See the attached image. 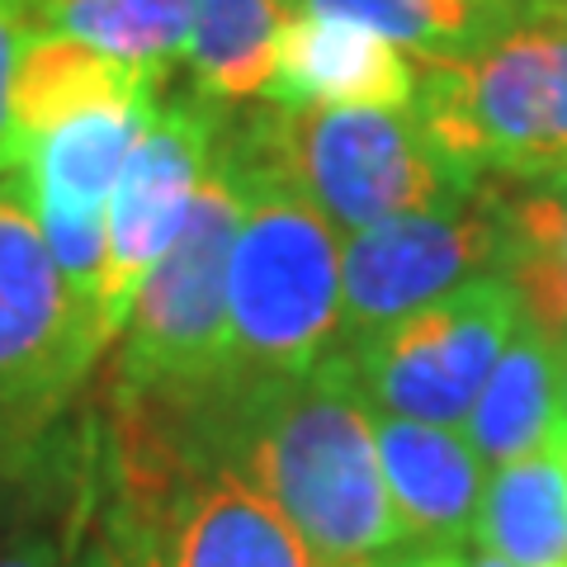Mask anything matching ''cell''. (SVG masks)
I'll return each instance as SVG.
<instances>
[{
	"instance_id": "5bb4252c",
	"label": "cell",
	"mask_w": 567,
	"mask_h": 567,
	"mask_svg": "<svg viewBox=\"0 0 567 567\" xmlns=\"http://www.w3.org/2000/svg\"><path fill=\"white\" fill-rule=\"evenodd\" d=\"M502 218V265L520 317L544 341L567 346V171L539 181L487 175Z\"/></svg>"
},
{
	"instance_id": "8fae6325",
	"label": "cell",
	"mask_w": 567,
	"mask_h": 567,
	"mask_svg": "<svg viewBox=\"0 0 567 567\" xmlns=\"http://www.w3.org/2000/svg\"><path fill=\"white\" fill-rule=\"evenodd\" d=\"M110 487L95 388L58 421L0 440V567H76Z\"/></svg>"
},
{
	"instance_id": "7a4b0ae2",
	"label": "cell",
	"mask_w": 567,
	"mask_h": 567,
	"mask_svg": "<svg viewBox=\"0 0 567 567\" xmlns=\"http://www.w3.org/2000/svg\"><path fill=\"white\" fill-rule=\"evenodd\" d=\"M241 227V194L213 162L194 189L181 233L152 265L118 336L114 379L100 388L104 406L181 445L233 388L227 346V260Z\"/></svg>"
},
{
	"instance_id": "d4e9b609",
	"label": "cell",
	"mask_w": 567,
	"mask_h": 567,
	"mask_svg": "<svg viewBox=\"0 0 567 567\" xmlns=\"http://www.w3.org/2000/svg\"><path fill=\"white\" fill-rule=\"evenodd\" d=\"M554 445H558L563 464H567V416H563V412H558V425H554Z\"/></svg>"
},
{
	"instance_id": "7c38bea8",
	"label": "cell",
	"mask_w": 567,
	"mask_h": 567,
	"mask_svg": "<svg viewBox=\"0 0 567 567\" xmlns=\"http://www.w3.org/2000/svg\"><path fill=\"white\" fill-rule=\"evenodd\" d=\"M416 66L379 33L298 10L279 29L265 100L289 110H412Z\"/></svg>"
},
{
	"instance_id": "ffe728a7",
	"label": "cell",
	"mask_w": 567,
	"mask_h": 567,
	"mask_svg": "<svg viewBox=\"0 0 567 567\" xmlns=\"http://www.w3.org/2000/svg\"><path fill=\"white\" fill-rule=\"evenodd\" d=\"M39 29L171 76L189 48L194 0H39Z\"/></svg>"
},
{
	"instance_id": "30bf717a",
	"label": "cell",
	"mask_w": 567,
	"mask_h": 567,
	"mask_svg": "<svg viewBox=\"0 0 567 567\" xmlns=\"http://www.w3.org/2000/svg\"><path fill=\"white\" fill-rule=\"evenodd\" d=\"M227 104L199 91H181L162 100V110L142 128L137 147L123 166L114 199H110V246H104L100 275V322L104 331L123 336L133 312V298L152 265L166 256V246L181 233L194 189L204 185L218 147Z\"/></svg>"
},
{
	"instance_id": "ba28073f",
	"label": "cell",
	"mask_w": 567,
	"mask_h": 567,
	"mask_svg": "<svg viewBox=\"0 0 567 567\" xmlns=\"http://www.w3.org/2000/svg\"><path fill=\"white\" fill-rule=\"evenodd\" d=\"M110 454V487L152 529L162 567H317L293 525L233 468L181 454Z\"/></svg>"
},
{
	"instance_id": "6da1fadb",
	"label": "cell",
	"mask_w": 567,
	"mask_h": 567,
	"mask_svg": "<svg viewBox=\"0 0 567 567\" xmlns=\"http://www.w3.org/2000/svg\"><path fill=\"white\" fill-rule=\"evenodd\" d=\"M185 454L246 477L317 567H364L402 544L374 416L341 346L308 374L233 388L185 435Z\"/></svg>"
},
{
	"instance_id": "2e32d148",
	"label": "cell",
	"mask_w": 567,
	"mask_h": 567,
	"mask_svg": "<svg viewBox=\"0 0 567 567\" xmlns=\"http://www.w3.org/2000/svg\"><path fill=\"white\" fill-rule=\"evenodd\" d=\"M558 425V346L520 322L464 421V440L483 464L502 468L548 445Z\"/></svg>"
},
{
	"instance_id": "9c48e42d",
	"label": "cell",
	"mask_w": 567,
	"mask_h": 567,
	"mask_svg": "<svg viewBox=\"0 0 567 567\" xmlns=\"http://www.w3.org/2000/svg\"><path fill=\"white\" fill-rule=\"evenodd\" d=\"M502 218L483 181L468 199L402 213L346 237L341 246V346H360L425 303L496 275Z\"/></svg>"
},
{
	"instance_id": "83f0119b",
	"label": "cell",
	"mask_w": 567,
	"mask_h": 567,
	"mask_svg": "<svg viewBox=\"0 0 567 567\" xmlns=\"http://www.w3.org/2000/svg\"><path fill=\"white\" fill-rule=\"evenodd\" d=\"M516 6H535V0H516Z\"/></svg>"
},
{
	"instance_id": "cb8c5ba5",
	"label": "cell",
	"mask_w": 567,
	"mask_h": 567,
	"mask_svg": "<svg viewBox=\"0 0 567 567\" xmlns=\"http://www.w3.org/2000/svg\"><path fill=\"white\" fill-rule=\"evenodd\" d=\"M558 412L567 416V346L558 350Z\"/></svg>"
},
{
	"instance_id": "9a60e30c",
	"label": "cell",
	"mask_w": 567,
	"mask_h": 567,
	"mask_svg": "<svg viewBox=\"0 0 567 567\" xmlns=\"http://www.w3.org/2000/svg\"><path fill=\"white\" fill-rule=\"evenodd\" d=\"M166 71H147L118 62L110 52H95L66 33L33 29V39L14 66V137H20V162L33 137L58 128L71 114L95 110V104H133L162 100Z\"/></svg>"
},
{
	"instance_id": "8992f818",
	"label": "cell",
	"mask_w": 567,
	"mask_h": 567,
	"mask_svg": "<svg viewBox=\"0 0 567 567\" xmlns=\"http://www.w3.org/2000/svg\"><path fill=\"white\" fill-rule=\"evenodd\" d=\"M110 346L95 303L52 260L20 181L0 175V435L71 412Z\"/></svg>"
},
{
	"instance_id": "603a6c76",
	"label": "cell",
	"mask_w": 567,
	"mask_h": 567,
	"mask_svg": "<svg viewBox=\"0 0 567 567\" xmlns=\"http://www.w3.org/2000/svg\"><path fill=\"white\" fill-rule=\"evenodd\" d=\"M364 567H468L458 548H406V554H383Z\"/></svg>"
},
{
	"instance_id": "52a82bcc",
	"label": "cell",
	"mask_w": 567,
	"mask_h": 567,
	"mask_svg": "<svg viewBox=\"0 0 567 567\" xmlns=\"http://www.w3.org/2000/svg\"><path fill=\"white\" fill-rule=\"evenodd\" d=\"M520 322L511 284L487 275L341 350L350 354L364 402L383 416L458 431Z\"/></svg>"
},
{
	"instance_id": "44dd1931",
	"label": "cell",
	"mask_w": 567,
	"mask_h": 567,
	"mask_svg": "<svg viewBox=\"0 0 567 567\" xmlns=\"http://www.w3.org/2000/svg\"><path fill=\"white\" fill-rule=\"evenodd\" d=\"M76 567H162L152 529L118 502L114 487H104V506H100L95 529H91V539H85V554Z\"/></svg>"
},
{
	"instance_id": "3957f363",
	"label": "cell",
	"mask_w": 567,
	"mask_h": 567,
	"mask_svg": "<svg viewBox=\"0 0 567 567\" xmlns=\"http://www.w3.org/2000/svg\"><path fill=\"white\" fill-rule=\"evenodd\" d=\"M213 162L233 185L293 189L346 237L458 204L483 185L435 152L412 110H289L265 100L241 118H223Z\"/></svg>"
},
{
	"instance_id": "484cf974",
	"label": "cell",
	"mask_w": 567,
	"mask_h": 567,
	"mask_svg": "<svg viewBox=\"0 0 567 567\" xmlns=\"http://www.w3.org/2000/svg\"><path fill=\"white\" fill-rule=\"evenodd\" d=\"M468 567H511V563H502L496 554H477V558H464Z\"/></svg>"
},
{
	"instance_id": "5b68a950",
	"label": "cell",
	"mask_w": 567,
	"mask_h": 567,
	"mask_svg": "<svg viewBox=\"0 0 567 567\" xmlns=\"http://www.w3.org/2000/svg\"><path fill=\"white\" fill-rule=\"evenodd\" d=\"M241 227L227 260L233 388L308 374L341 336V246L308 199L279 185H237ZM227 388V393H233Z\"/></svg>"
},
{
	"instance_id": "e0dca14e",
	"label": "cell",
	"mask_w": 567,
	"mask_h": 567,
	"mask_svg": "<svg viewBox=\"0 0 567 567\" xmlns=\"http://www.w3.org/2000/svg\"><path fill=\"white\" fill-rule=\"evenodd\" d=\"M473 539L511 567H567V464L554 435L544 450L492 473Z\"/></svg>"
},
{
	"instance_id": "4316f807",
	"label": "cell",
	"mask_w": 567,
	"mask_h": 567,
	"mask_svg": "<svg viewBox=\"0 0 567 567\" xmlns=\"http://www.w3.org/2000/svg\"><path fill=\"white\" fill-rule=\"evenodd\" d=\"M275 6H279L284 14H298V10H303V0H275Z\"/></svg>"
},
{
	"instance_id": "7402d4cb",
	"label": "cell",
	"mask_w": 567,
	"mask_h": 567,
	"mask_svg": "<svg viewBox=\"0 0 567 567\" xmlns=\"http://www.w3.org/2000/svg\"><path fill=\"white\" fill-rule=\"evenodd\" d=\"M39 29V0H0V175L20 171V137H14V66Z\"/></svg>"
},
{
	"instance_id": "277c9868",
	"label": "cell",
	"mask_w": 567,
	"mask_h": 567,
	"mask_svg": "<svg viewBox=\"0 0 567 567\" xmlns=\"http://www.w3.org/2000/svg\"><path fill=\"white\" fill-rule=\"evenodd\" d=\"M412 114L464 175L539 181L567 171V0H535L487 48L421 62Z\"/></svg>"
},
{
	"instance_id": "4fadbf2b",
	"label": "cell",
	"mask_w": 567,
	"mask_h": 567,
	"mask_svg": "<svg viewBox=\"0 0 567 567\" xmlns=\"http://www.w3.org/2000/svg\"><path fill=\"white\" fill-rule=\"evenodd\" d=\"M374 445L402 544L458 548L464 539H473L477 502H483L487 483H483V458L473 454L464 431L379 412Z\"/></svg>"
},
{
	"instance_id": "ac0fdd59",
	"label": "cell",
	"mask_w": 567,
	"mask_h": 567,
	"mask_svg": "<svg viewBox=\"0 0 567 567\" xmlns=\"http://www.w3.org/2000/svg\"><path fill=\"white\" fill-rule=\"evenodd\" d=\"M303 10L369 29L421 62H454L487 48L529 6L516 0H303Z\"/></svg>"
},
{
	"instance_id": "d6986e66",
	"label": "cell",
	"mask_w": 567,
	"mask_h": 567,
	"mask_svg": "<svg viewBox=\"0 0 567 567\" xmlns=\"http://www.w3.org/2000/svg\"><path fill=\"white\" fill-rule=\"evenodd\" d=\"M284 14L275 0H194L189 76L194 91L218 104H246L270 91Z\"/></svg>"
}]
</instances>
